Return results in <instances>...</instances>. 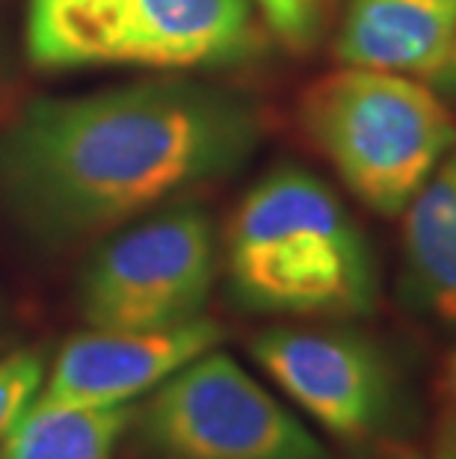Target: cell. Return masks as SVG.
<instances>
[{"instance_id":"cell-1","label":"cell","mask_w":456,"mask_h":459,"mask_svg":"<svg viewBox=\"0 0 456 459\" xmlns=\"http://www.w3.org/2000/svg\"><path fill=\"white\" fill-rule=\"evenodd\" d=\"M255 145L252 107L202 83L39 99L0 131V204L39 243L65 247L235 172Z\"/></svg>"},{"instance_id":"cell-2","label":"cell","mask_w":456,"mask_h":459,"mask_svg":"<svg viewBox=\"0 0 456 459\" xmlns=\"http://www.w3.org/2000/svg\"><path fill=\"white\" fill-rule=\"evenodd\" d=\"M228 290L252 315L362 317L380 297L371 243L317 175L267 172L226 234Z\"/></svg>"},{"instance_id":"cell-3","label":"cell","mask_w":456,"mask_h":459,"mask_svg":"<svg viewBox=\"0 0 456 459\" xmlns=\"http://www.w3.org/2000/svg\"><path fill=\"white\" fill-rule=\"evenodd\" d=\"M299 122L347 190L383 217H400L456 149V122L439 95L376 68L323 74L305 90Z\"/></svg>"},{"instance_id":"cell-4","label":"cell","mask_w":456,"mask_h":459,"mask_svg":"<svg viewBox=\"0 0 456 459\" xmlns=\"http://www.w3.org/2000/svg\"><path fill=\"white\" fill-rule=\"evenodd\" d=\"M255 48V0H30L27 54L42 68L222 65Z\"/></svg>"},{"instance_id":"cell-5","label":"cell","mask_w":456,"mask_h":459,"mask_svg":"<svg viewBox=\"0 0 456 459\" xmlns=\"http://www.w3.org/2000/svg\"><path fill=\"white\" fill-rule=\"evenodd\" d=\"M154 459H329L323 442L235 359H193L133 412Z\"/></svg>"},{"instance_id":"cell-6","label":"cell","mask_w":456,"mask_h":459,"mask_svg":"<svg viewBox=\"0 0 456 459\" xmlns=\"http://www.w3.org/2000/svg\"><path fill=\"white\" fill-rule=\"evenodd\" d=\"M217 279V234L199 208H172L104 240L77 306L92 329L154 332L202 317Z\"/></svg>"},{"instance_id":"cell-7","label":"cell","mask_w":456,"mask_h":459,"mask_svg":"<svg viewBox=\"0 0 456 459\" xmlns=\"http://www.w3.org/2000/svg\"><path fill=\"white\" fill-rule=\"evenodd\" d=\"M249 353L341 442L385 447L412 433L415 406L400 368L362 332L276 326L252 338Z\"/></svg>"},{"instance_id":"cell-8","label":"cell","mask_w":456,"mask_h":459,"mask_svg":"<svg viewBox=\"0 0 456 459\" xmlns=\"http://www.w3.org/2000/svg\"><path fill=\"white\" fill-rule=\"evenodd\" d=\"M219 341L222 326L211 317L154 332H81L60 347L33 406L104 409L131 403L193 359L217 350Z\"/></svg>"},{"instance_id":"cell-9","label":"cell","mask_w":456,"mask_h":459,"mask_svg":"<svg viewBox=\"0 0 456 459\" xmlns=\"http://www.w3.org/2000/svg\"><path fill=\"white\" fill-rule=\"evenodd\" d=\"M335 56L406 77L442 74L456 56V0H350Z\"/></svg>"},{"instance_id":"cell-10","label":"cell","mask_w":456,"mask_h":459,"mask_svg":"<svg viewBox=\"0 0 456 459\" xmlns=\"http://www.w3.org/2000/svg\"><path fill=\"white\" fill-rule=\"evenodd\" d=\"M403 297L456 341V149L403 211Z\"/></svg>"},{"instance_id":"cell-11","label":"cell","mask_w":456,"mask_h":459,"mask_svg":"<svg viewBox=\"0 0 456 459\" xmlns=\"http://www.w3.org/2000/svg\"><path fill=\"white\" fill-rule=\"evenodd\" d=\"M131 403L81 409V406H30L4 438L6 459H110L116 442L133 424Z\"/></svg>"},{"instance_id":"cell-12","label":"cell","mask_w":456,"mask_h":459,"mask_svg":"<svg viewBox=\"0 0 456 459\" xmlns=\"http://www.w3.org/2000/svg\"><path fill=\"white\" fill-rule=\"evenodd\" d=\"M45 383V356L36 347L6 350L0 356V442L33 406Z\"/></svg>"},{"instance_id":"cell-13","label":"cell","mask_w":456,"mask_h":459,"mask_svg":"<svg viewBox=\"0 0 456 459\" xmlns=\"http://www.w3.org/2000/svg\"><path fill=\"white\" fill-rule=\"evenodd\" d=\"M264 22L288 45L303 48L320 30V6L323 0H255Z\"/></svg>"},{"instance_id":"cell-14","label":"cell","mask_w":456,"mask_h":459,"mask_svg":"<svg viewBox=\"0 0 456 459\" xmlns=\"http://www.w3.org/2000/svg\"><path fill=\"white\" fill-rule=\"evenodd\" d=\"M435 459H456V356L448 361L439 388V415H435Z\"/></svg>"},{"instance_id":"cell-15","label":"cell","mask_w":456,"mask_h":459,"mask_svg":"<svg viewBox=\"0 0 456 459\" xmlns=\"http://www.w3.org/2000/svg\"><path fill=\"white\" fill-rule=\"evenodd\" d=\"M6 344H9V324H6V308H4V299H0V356L6 353Z\"/></svg>"},{"instance_id":"cell-16","label":"cell","mask_w":456,"mask_h":459,"mask_svg":"<svg viewBox=\"0 0 456 459\" xmlns=\"http://www.w3.org/2000/svg\"><path fill=\"white\" fill-rule=\"evenodd\" d=\"M376 459H421V456H415V454H409V451H400L397 445H385L383 456H376Z\"/></svg>"},{"instance_id":"cell-17","label":"cell","mask_w":456,"mask_h":459,"mask_svg":"<svg viewBox=\"0 0 456 459\" xmlns=\"http://www.w3.org/2000/svg\"><path fill=\"white\" fill-rule=\"evenodd\" d=\"M0 459H6V454H4V447H0Z\"/></svg>"},{"instance_id":"cell-18","label":"cell","mask_w":456,"mask_h":459,"mask_svg":"<svg viewBox=\"0 0 456 459\" xmlns=\"http://www.w3.org/2000/svg\"><path fill=\"white\" fill-rule=\"evenodd\" d=\"M453 65H456V56H453Z\"/></svg>"}]
</instances>
